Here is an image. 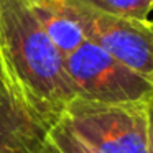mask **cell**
<instances>
[{"instance_id": "5b68a950", "label": "cell", "mask_w": 153, "mask_h": 153, "mask_svg": "<svg viewBox=\"0 0 153 153\" xmlns=\"http://www.w3.org/2000/svg\"><path fill=\"white\" fill-rule=\"evenodd\" d=\"M50 130L0 91V153H41Z\"/></svg>"}, {"instance_id": "6da1fadb", "label": "cell", "mask_w": 153, "mask_h": 153, "mask_svg": "<svg viewBox=\"0 0 153 153\" xmlns=\"http://www.w3.org/2000/svg\"><path fill=\"white\" fill-rule=\"evenodd\" d=\"M0 76L13 102L48 130L76 97L64 56L25 0H0Z\"/></svg>"}, {"instance_id": "8fae6325", "label": "cell", "mask_w": 153, "mask_h": 153, "mask_svg": "<svg viewBox=\"0 0 153 153\" xmlns=\"http://www.w3.org/2000/svg\"><path fill=\"white\" fill-rule=\"evenodd\" d=\"M0 91L7 94V89H5V84H4V79H2V76H0Z\"/></svg>"}, {"instance_id": "52a82bcc", "label": "cell", "mask_w": 153, "mask_h": 153, "mask_svg": "<svg viewBox=\"0 0 153 153\" xmlns=\"http://www.w3.org/2000/svg\"><path fill=\"white\" fill-rule=\"evenodd\" d=\"M94 5L120 17L133 20H148L150 12L153 10V0H91Z\"/></svg>"}, {"instance_id": "8992f818", "label": "cell", "mask_w": 153, "mask_h": 153, "mask_svg": "<svg viewBox=\"0 0 153 153\" xmlns=\"http://www.w3.org/2000/svg\"><path fill=\"white\" fill-rule=\"evenodd\" d=\"M25 4L64 58L86 41L68 0H25Z\"/></svg>"}, {"instance_id": "30bf717a", "label": "cell", "mask_w": 153, "mask_h": 153, "mask_svg": "<svg viewBox=\"0 0 153 153\" xmlns=\"http://www.w3.org/2000/svg\"><path fill=\"white\" fill-rule=\"evenodd\" d=\"M41 153H59V152H58V148H56V146H54L53 143L50 142V138H48V142H46V145L43 146Z\"/></svg>"}, {"instance_id": "277c9868", "label": "cell", "mask_w": 153, "mask_h": 153, "mask_svg": "<svg viewBox=\"0 0 153 153\" xmlns=\"http://www.w3.org/2000/svg\"><path fill=\"white\" fill-rule=\"evenodd\" d=\"M87 41L153 84V23L102 10L91 0H68Z\"/></svg>"}, {"instance_id": "9c48e42d", "label": "cell", "mask_w": 153, "mask_h": 153, "mask_svg": "<svg viewBox=\"0 0 153 153\" xmlns=\"http://www.w3.org/2000/svg\"><path fill=\"white\" fill-rule=\"evenodd\" d=\"M148 152L153 153V97L148 100Z\"/></svg>"}, {"instance_id": "7a4b0ae2", "label": "cell", "mask_w": 153, "mask_h": 153, "mask_svg": "<svg viewBox=\"0 0 153 153\" xmlns=\"http://www.w3.org/2000/svg\"><path fill=\"white\" fill-rule=\"evenodd\" d=\"M59 120L100 153H150L148 102L102 104L76 97Z\"/></svg>"}, {"instance_id": "7c38bea8", "label": "cell", "mask_w": 153, "mask_h": 153, "mask_svg": "<svg viewBox=\"0 0 153 153\" xmlns=\"http://www.w3.org/2000/svg\"><path fill=\"white\" fill-rule=\"evenodd\" d=\"M152 23H153V20H152Z\"/></svg>"}, {"instance_id": "3957f363", "label": "cell", "mask_w": 153, "mask_h": 153, "mask_svg": "<svg viewBox=\"0 0 153 153\" xmlns=\"http://www.w3.org/2000/svg\"><path fill=\"white\" fill-rule=\"evenodd\" d=\"M64 64L77 99L102 104H145L153 97L152 82L87 40L64 58Z\"/></svg>"}, {"instance_id": "ba28073f", "label": "cell", "mask_w": 153, "mask_h": 153, "mask_svg": "<svg viewBox=\"0 0 153 153\" xmlns=\"http://www.w3.org/2000/svg\"><path fill=\"white\" fill-rule=\"evenodd\" d=\"M48 138L59 153H100L87 142H84L79 135H76L61 120L48 132Z\"/></svg>"}]
</instances>
